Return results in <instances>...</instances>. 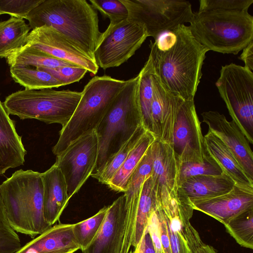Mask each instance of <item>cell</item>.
<instances>
[{
	"label": "cell",
	"instance_id": "d4e9b609",
	"mask_svg": "<svg viewBox=\"0 0 253 253\" xmlns=\"http://www.w3.org/2000/svg\"><path fill=\"white\" fill-rule=\"evenodd\" d=\"M156 139L147 130L127 156L107 185L113 190L126 192L133 173L147 150Z\"/></svg>",
	"mask_w": 253,
	"mask_h": 253
},
{
	"label": "cell",
	"instance_id": "277c9868",
	"mask_svg": "<svg viewBox=\"0 0 253 253\" xmlns=\"http://www.w3.org/2000/svg\"><path fill=\"white\" fill-rule=\"evenodd\" d=\"M42 173L16 171L0 185L9 222L17 232L34 238L51 226L43 214Z\"/></svg>",
	"mask_w": 253,
	"mask_h": 253
},
{
	"label": "cell",
	"instance_id": "ffe728a7",
	"mask_svg": "<svg viewBox=\"0 0 253 253\" xmlns=\"http://www.w3.org/2000/svg\"><path fill=\"white\" fill-rule=\"evenodd\" d=\"M42 177L44 216L52 226L59 220L69 201L67 184L63 174L54 164L42 173Z\"/></svg>",
	"mask_w": 253,
	"mask_h": 253
},
{
	"label": "cell",
	"instance_id": "83f0119b",
	"mask_svg": "<svg viewBox=\"0 0 253 253\" xmlns=\"http://www.w3.org/2000/svg\"><path fill=\"white\" fill-rule=\"evenodd\" d=\"M10 66L56 68L76 66L67 62L51 57L32 47L24 45L5 58Z\"/></svg>",
	"mask_w": 253,
	"mask_h": 253
},
{
	"label": "cell",
	"instance_id": "8fae6325",
	"mask_svg": "<svg viewBox=\"0 0 253 253\" xmlns=\"http://www.w3.org/2000/svg\"><path fill=\"white\" fill-rule=\"evenodd\" d=\"M148 37L143 25L127 19L108 26L94 51L96 64L104 70L120 66L135 54Z\"/></svg>",
	"mask_w": 253,
	"mask_h": 253
},
{
	"label": "cell",
	"instance_id": "ba28073f",
	"mask_svg": "<svg viewBox=\"0 0 253 253\" xmlns=\"http://www.w3.org/2000/svg\"><path fill=\"white\" fill-rule=\"evenodd\" d=\"M215 85L232 121L253 144V72L234 63L222 66Z\"/></svg>",
	"mask_w": 253,
	"mask_h": 253
},
{
	"label": "cell",
	"instance_id": "f1b7e54d",
	"mask_svg": "<svg viewBox=\"0 0 253 253\" xmlns=\"http://www.w3.org/2000/svg\"><path fill=\"white\" fill-rule=\"evenodd\" d=\"M10 73L15 82L26 89L57 88L64 85L50 74L38 68L11 67Z\"/></svg>",
	"mask_w": 253,
	"mask_h": 253
},
{
	"label": "cell",
	"instance_id": "4dcf8cb0",
	"mask_svg": "<svg viewBox=\"0 0 253 253\" xmlns=\"http://www.w3.org/2000/svg\"><path fill=\"white\" fill-rule=\"evenodd\" d=\"M146 131L144 126L139 127L132 136L108 162L101 172L91 176L97 179L99 182L107 185Z\"/></svg>",
	"mask_w": 253,
	"mask_h": 253
},
{
	"label": "cell",
	"instance_id": "52a82bcc",
	"mask_svg": "<svg viewBox=\"0 0 253 253\" xmlns=\"http://www.w3.org/2000/svg\"><path fill=\"white\" fill-rule=\"evenodd\" d=\"M81 96L82 91L70 90L25 89L8 95L3 104L9 115L21 120L35 119L63 127L71 119Z\"/></svg>",
	"mask_w": 253,
	"mask_h": 253
},
{
	"label": "cell",
	"instance_id": "7402d4cb",
	"mask_svg": "<svg viewBox=\"0 0 253 253\" xmlns=\"http://www.w3.org/2000/svg\"><path fill=\"white\" fill-rule=\"evenodd\" d=\"M74 224L59 223L51 226L38 237L26 244L16 253L29 248L39 253H68L80 250L73 231Z\"/></svg>",
	"mask_w": 253,
	"mask_h": 253
},
{
	"label": "cell",
	"instance_id": "44dd1931",
	"mask_svg": "<svg viewBox=\"0 0 253 253\" xmlns=\"http://www.w3.org/2000/svg\"><path fill=\"white\" fill-rule=\"evenodd\" d=\"M9 115L0 99V175L9 169L23 165L26 154L21 137Z\"/></svg>",
	"mask_w": 253,
	"mask_h": 253
},
{
	"label": "cell",
	"instance_id": "e0dca14e",
	"mask_svg": "<svg viewBox=\"0 0 253 253\" xmlns=\"http://www.w3.org/2000/svg\"><path fill=\"white\" fill-rule=\"evenodd\" d=\"M189 202L194 210L201 211L224 225L241 213L253 209V190L235 185L226 194Z\"/></svg>",
	"mask_w": 253,
	"mask_h": 253
},
{
	"label": "cell",
	"instance_id": "9a60e30c",
	"mask_svg": "<svg viewBox=\"0 0 253 253\" xmlns=\"http://www.w3.org/2000/svg\"><path fill=\"white\" fill-rule=\"evenodd\" d=\"M209 131L216 136L231 151L249 176L253 179V153L250 143L236 125L215 111L201 114Z\"/></svg>",
	"mask_w": 253,
	"mask_h": 253
},
{
	"label": "cell",
	"instance_id": "4fadbf2b",
	"mask_svg": "<svg viewBox=\"0 0 253 253\" xmlns=\"http://www.w3.org/2000/svg\"><path fill=\"white\" fill-rule=\"evenodd\" d=\"M179 167L187 162L202 163L209 156L194 100H184L174 124L171 144Z\"/></svg>",
	"mask_w": 253,
	"mask_h": 253
},
{
	"label": "cell",
	"instance_id": "e575fe53",
	"mask_svg": "<svg viewBox=\"0 0 253 253\" xmlns=\"http://www.w3.org/2000/svg\"><path fill=\"white\" fill-rule=\"evenodd\" d=\"M21 248L20 239L9 222L0 194V253H16Z\"/></svg>",
	"mask_w": 253,
	"mask_h": 253
},
{
	"label": "cell",
	"instance_id": "d6a6232c",
	"mask_svg": "<svg viewBox=\"0 0 253 253\" xmlns=\"http://www.w3.org/2000/svg\"><path fill=\"white\" fill-rule=\"evenodd\" d=\"M107 207H104L93 216L74 224L73 231L80 250L83 252L90 244L99 232L104 220Z\"/></svg>",
	"mask_w": 253,
	"mask_h": 253
},
{
	"label": "cell",
	"instance_id": "30bf717a",
	"mask_svg": "<svg viewBox=\"0 0 253 253\" xmlns=\"http://www.w3.org/2000/svg\"><path fill=\"white\" fill-rule=\"evenodd\" d=\"M128 11L127 19L143 25L148 37L190 23L194 12L188 1L179 0H120Z\"/></svg>",
	"mask_w": 253,
	"mask_h": 253
},
{
	"label": "cell",
	"instance_id": "3957f363",
	"mask_svg": "<svg viewBox=\"0 0 253 253\" xmlns=\"http://www.w3.org/2000/svg\"><path fill=\"white\" fill-rule=\"evenodd\" d=\"M140 81L139 73L126 81L96 128L98 153L91 175L100 172L138 128L143 126L139 99Z\"/></svg>",
	"mask_w": 253,
	"mask_h": 253
},
{
	"label": "cell",
	"instance_id": "4316f807",
	"mask_svg": "<svg viewBox=\"0 0 253 253\" xmlns=\"http://www.w3.org/2000/svg\"><path fill=\"white\" fill-rule=\"evenodd\" d=\"M30 29L23 19L11 16L0 21V57L6 58L24 46Z\"/></svg>",
	"mask_w": 253,
	"mask_h": 253
},
{
	"label": "cell",
	"instance_id": "b9f144b4",
	"mask_svg": "<svg viewBox=\"0 0 253 253\" xmlns=\"http://www.w3.org/2000/svg\"><path fill=\"white\" fill-rule=\"evenodd\" d=\"M199 253H218L212 246L209 245L204 244L200 249Z\"/></svg>",
	"mask_w": 253,
	"mask_h": 253
},
{
	"label": "cell",
	"instance_id": "9c48e42d",
	"mask_svg": "<svg viewBox=\"0 0 253 253\" xmlns=\"http://www.w3.org/2000/svg\"><path fill=\"white\" fill-rule=\"evenodd\" d=\"M154 211L171 253H199L204 243L190 221L194 209L188 199L178 194L164 198L158 195Z\"/></svg>",
	"mask_w": 253,
	"mask_h": 253
},
{
	"label": "cell",
	"instance_id": "ac0fdd59",
	"mask_svg": "<svg viewBox=\"0 0 253 253\" xmlns=\"http://www.w3.org/2000/svg\"><path fill=\"white\" fill-rule=\"evenodd\" d=\"M126 225L124 195L108 206L106 214L96 237L83 253H121Z\"/></svg>",
	"mask_w": 253,
	"mask_h": 253
},
{
	"label": "cell",
	"instance_id": "d590c367",
	"mask_svg": "<svg viewBox=\"0 0 253 253\" xmlns=\"http://www.w3.org/2000/svg\"><path fill=\"white\" fill-rule=\"evenodd\" d=\"M91 5L105 18H108L112 27L127 19L128 11L120 0H90Z\"/></svg>",
	"mask_w": 253,
	"mask_h": 253
},
{
	"label": "cell",
	"instance_id": "f546056e",
	"mask_svg": "<svg viewBox=\"0 0 253 253\" xmlns=\"http://www.w3.org/2000/svg\"><path fill=\"white\" fill-rule=\"evenodd\" d=\"M153 66L151 57L139 72L140 75L139 99L142 115L143 124L147 130L152 133V120L151 106L153 99V84L152 75Z\"/></svg>",
	"mask_w": 253,
	"mask_h": 253
},
{
	"label": "cell",
	"instance_id": "8d00e7d4",
	"mask_svg": "<svg viewBox=\"0 0 253 253\" xmlns=\"http://www.w3.org/2000/svg\"><path fill=\"white\" fill-rule=\"evenodd\" d=\"M43 0H0V15L27 19L30 12Z\"/></svg>",
	"mask_w": 253,
	"mask_h": 253
},
{
	"label": "cell",
	"instance_id": "f35d334b",
	"mask_svg": "<svg viewBox=\"0 0 253 253\" xmlns=\"http://www.w3.org/2000/svg\"><path fill=\"white\" fill-rule=\"evenodd\" d=\"M50 74L64 85L79 82L87 71L78 66H69L56 68H38Z\"/></svg>",
	"mask_w": 253,
	"mask_h": 253
},
{
	"label": "cell",
	"instance_id": "ab89813d",
	"mask_svg": "<svg viewBox=\"0 0 253 253\" xmlns=\"http://www.w3.org/2000/svg\"><path fill=\"white\" fill-rule=\"evenodd\" d=\"M128 253H156L147 228L137 247L130 250Z\"/></svg>",
	"mask_w": 253,
	"mask_h": 253
},
{
	"label": "cell",
	"instance_id": "603a6c76",
	"mask_svg": "<svg viewBox=\"0 0 253 253\" xmlns=\"http://www.w3.org/2000/svg\"><path fill=\"white\" fill-rule=\"evenodd\" d=\"M235 185L225 173L218 175H199L188 178L180 183L177 193L189 201L210 198L229 192Z\"/></svg>",
	"mask_w": 253,
	"mask_h": 253
},
{
	"label": "cell",
	"instance_id": "836d02e7",
	"mask_svg": "<svg viewBox=\"0 0 253 253\" xmlns=\"http://www.w3.org/2000/svg\"><path fill=\"white\" fill-rule=\"evenodd\" d=\"M223 171L216 162L209 156L204 162H187L180 164L178 173V187L186 179L199 175H218Z\"/></svg>",
	"mask_w": 253,
	"mask_h": 253
},
{
	"label": "cell",
	"instance_id": "74e56055",
	"mask_svg": "<svg viewBox=\"0 0 253 253\" xmlns=\"http://www.w3.org/2000/svg\"><path fill=\"white\" fill-rule=\"evenodd\" d=\"M198 11L211 10L248 12L253 0H200Z\"/></svg>",
	"mask_w": 253,
	"mask_h": 253
},
{
	"label": "cell",
	"instance_id": "8992f818",
	"mask_svg": "<svg viewBox=\"0 0 253 253\" xmlns=\"http://www.w3.org/2000/svg\"><path fill=\"white\" fill-rule=\"evenodd\" d=\"M126 82L107 75L93 77L82 91L71 119L60 131L53 153L58 156L74 141L94 131Z\"/></svg>",
	"mask_w": 253,
	"mask_h": 253
},
{
	"label": "cell",
	"instance_id": "1f68e13d",
	"mask_svg": "<svg viewBox=\"0 0 253 253\" xmlns=\"http://www.w3.org/2000/svg\"><path fill=\"white\" fill-rule=\"evenodd\" d=\"M224 225L226 231L239 245L253 249V209L241 213Z\"/></svg>",
	"mask_w": 253,
	"mask_h": 253
},
{
	"label": "cell",
	"instance_id": "5bb4252c",
	"mask_svg": "<svg viewBox=\"0 0 253 253\" xmlns=\"http://www.w3.org/2000/svg\"><path fill=\"white\" fill-rule=\"evenodd\" d=\"M25 45L51 57L84 68L87 72L94 75L98 72L99 67L95 61L50 26L43 25L32 29L28 36Z\"/></svg>",
	"mask_w": 253,
	"mask_h": 253
},
{
	"label": "cell",
	"instance_id": "6da1fadb",
	"mask_svg": "<svg viewBox=\"0 0 253 253\" xmlns=\"http://www.w3.org/2000/svg\"><path fill=\"white\" fill-rule=\"evenodd\" d=\"M154 40L153 42L150 41L149 55L161 84L183 100H194L209 51L185 24L164 32Z\"/></svg>",
	"mask_w": 253,
	"mask_h": 253
},
{
	"label": "cell",
	"instance_id": "2e32d148",
	"mask_svg": "<svg viewBox=\"0 0 253 253\" xmlns=\"http://www.w3.org/2000/svg\"><path fill=\"white\" fill-rule=\"evenodd\" d=\"M152 80V133L158 140L171 144L174 124L184 100L165 88L155 74L154 69Z\"/></svg>",
	"mask_w": 253,
	"mask_h": 253
},
{
	"label": "cell",
	"instance_id": "7bdbcfd3",
	"mask_svg": "<svg viewBox=\"0 0 253 253\" xmlns=\"http://www.w3.org/2000/svg\"><path fill=\"white\" fill-rule=\"evenodd\" d=\"M23 253H39L36 250L33 248H29L25 251Z\"/></svg>",
	"mask_w": 253,
	"mask_h": 253
},
{
	"label": "cell",
	"instance_id": "5b68a950",
	"mask_svg": "<svg viewBox=\"0 0 253 253\" xmlns=\"http://www.w3.org/2000/svg\"><path fill=\"white\" fill-rule=\"evenodd\" d=\"M189 23L193 37L208 51L236 55L253 40V16L248 12L197 11Z\"/></svg>",
	"mask_w": 253,
	"mask_h": 253
},
{
	"label": "cell",
	"instance_id": "ee69618b",
	"mask_svg": "<svg viewBox=\"0 0 253 253\" xmlns=\"http://www.w3.org/2000/svg\"><path fill=\"white\" fill-rule=\"evenodd\" d=\"M74 253L73 252H70V253Z\"/></svg>",
	"mask_w": 253,
	"mask_h": 253
},
{
	"label": "cell",
	"instance_id": "d6986e66",
	"mask_svg": "<svg viewBox=\"0 0 253 253\" xmlns=\"http://www.w3.org/2000/svg\"><path fill=\"white\" fill-rule=\"evenodd\" d=\"M153 162L152 175L158 182L160 197L177 194L179 166L171 144L156 139L152 144Z\"/></svg>",
	"mask_w": 253,
	"mask_h": 253
},
{
	"label": "cell",
	"instance_id": "cb8c5ba5",
	"mask_svg": "<svg viewBox=\"0 0 253 253\" xmlns=\"http://www.w3.org/2000/svg\"><path fill=\"white\" fill-rule=\"evenodd\" d=\"M204 136L208 154L223 172L233 180L235 185L253 190V179L242 169L230 150L211 132L208 131Z\"/></svg>",
	"mask_w": 253,
	"mask_h": 253
},
{
	"label": "cell",
	"instance_id": "60d3db41",
	"mask_svg": "<svg viewBox=\"0 0 253 253\" xmlns=\"http://www.w3.org/2000/svg\"><path fill=\"white\" fill-rule=\"evenodd\" d=\"M239 58L244 62L245 67L251 71L253 70V40L243 48Z\"/></svg>",
	"mask_w": 253,
	"mask_h": 253
},
{
	"label": "cell",
	"instance_id": "7a4b0ae2",
	"mask_svg": "<svg viewBox=\"0 0 253 253\" xmlns=\"http://www.w3.org/2000/svg\"><path fill=\"white\" fill-rule=\"evenodd\" d=\"M26 19L32 29L52 27L95 61L94 51L102 33L96 10L86 0H43Z\"/></svg>",
	"mask_w": 253,
	"mask_h": 253
},
{
	"label": "cell",
	"instance_id": "484cf974",
	"mask_svg": "<svg viewBox=\"0 0 253 253\" xmlns=\"http://www.w3.org/2000/svg\"><path fill=\"white\" fill-rule=\"evenodd\" d=\"M158 199V182L151 174L144 182L139 198L132 247L139 243L147 227L149 218L156 207Z\"/></svg>",
	"mask_w": 253,
	"mask_h": 253
},
{
	"label": "cell",
	"instance_id": "7c38bea8",
	"mask_svg": "<svg viewBox=\"0 0 253 253\" xmlns=\"http://www.w3.org/2000/svg\"><path fill=\"white\" fill-rule=\"evenodd\" d=\"M98 153V140L94 130L74 141L56 156L54 164L64 176L69 200L91 175Z\"/></svg>",
	"mask_w": 253,
	"mask_h": 253
}]
</instances>
